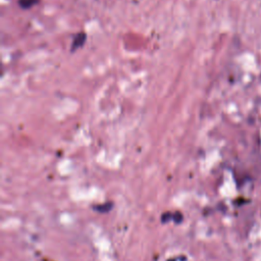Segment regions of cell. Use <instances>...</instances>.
Instances as JSON below:
<instances>
[{
    "label": "cell",
    "instance_id": "1",
    "mask_svg": "<svg viewBox=\"0 0 261 261\" xmlns=\"http://www.w3.org/2000/svg\"><path fill=\"white\" fill-rule=\"evenodd\" d=\"M86 39H87V36L85 33H80L77 34L73 41H72V44H71V51H75L76 49H79L80 47H82L84 45V43L86 42Z\"/></svg>",
    "mask_w": 261,
    "mask_h": 261
},
{
    "label": "cell",
    "instance_id": "2",
    "mask_svg": "<svg viewBox=\"0 0 261 261\" xmlns=\"http://www.w3.org/2000/svg\"><path fill=\"white\" fill-rule=\"evenodd\" d=\"M39 0H18V5L23 8V9H28L31 8L33 5L37 4Z\"/></svg>",
    "mask_w": 261,
    "mask_h": 261
}]
</instances>
